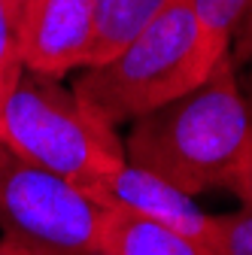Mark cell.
<instances>
[{"mask_svg": "<svg viewBox=\"0 0 252 255\" xmlns=\"http://www.w3.org/2000/svg\"><path fill=\"white\" fill-rule=\"evenodd\" d=\"M252 137V113L240 94L231 55L179 98L131 122L125 158L185 195L231 188Z\"/></svg>", "mask_w": 252, "mask_h": 255, "instance_id": "obj_1", "label": "cell"}, {"mask_svg": "<svg viewBox=\"0 0 252 255\" xmlns=\"http://www.w3.org/2000/svg\"><path fill=\"white\" fill-rule=\"evenodd\" d=\"M219 61L225 58L207 49L195 3L167 0L110 61L82 67L73 91L116 128L201 85Z\"/></svg>", "mask_w": 252, "mask_h": 255, "instance_id": "obj_2", "label": "cell"}, {"mask_svg": "<svg viewBox=\"0 0 252 255\" xmlns=\"http://www.w3.org/2000/svg\"><path fill=\"white\" fill-rule=\"evenodd\" d=\"M0 143L24 161L64 176L85 195L125 161L116 128L76 91L24 70L0 104Z\"/></svg>", "mask_w": 252, "mask_h": 255, "instance_id": "obj_3", "label": "cell"}, {"mask_svg": "<svg viewBox=\"0 0 252 255\" xmlns=\"http://www.w3.org/2000/svg\"><path fill=\"white\" fill-rule=\"evenodd\" d=\"M104 207L0 143V231L37 255H98Z\"/></svg>", "mask_w": 252, "mask_h": 255, "instance_id": "obj_4", "label": "cell"}, {"mask_svg": "<svg viewBox=\"0 0 252 255\" xmlns=\"http://www.w3.org/2000/svg\"><path fill=\"white\" fill-rule=\"evenodd\" d=\"M15 18L24 70L61 79L88 67L94 0H24Z\"/></svg>", "mask_w": 252, "mask_h": 255, "instance_id": "obj_5", "label": "cell"}, {"mask_svg": "<svg viewBox=\"0 0 252 255\" xmlns=\"http://www.w3.org/2000/svg\"><path fill=\"white\" fill-rule=\"evenodd\" d=\"M88 198L98 201L101 207H122V210L140 213L152 222H161V225L188 237L195 246H201L210 255L213 216L204 213L192 195H185L176 185L164 182L161 176L131 164L128 158L94 185L88 191Z\"/></svg>", "mask_w": 252, "mask_h": 255, "instance_id": "obj_6", "label": "cell"}, {"mask_svg": "<svg viewBox=\"0 0 252 255\" xmlns=\"http://www.w3.org/2000/svg\"><path fill=\"white\" fill-rule=\"evenodd\" d=\"M98 255H207L188 237L140 213L104 207Z\"/></svg>", "mask_w": 252, "mask_h": 255, "instance_id": "obj_7", "label": "cell"}, {"mask_svg": "<svg viewBox=\"0 0 252 255\" xmlns=\"http://www.w3.org/2000/svg\"><path fill=\"white\" fill-rule=\"evenodd\" d=\"M167 0H94V43L88 67L110 61L140 27L164 9Z\"/></svg>", "mask_w": 252, "mask_h": 255, "instance_id": "obj_8", "label": "cell"}, {"mask_svg": "<svg viewBox=\"0 0 252 255\" xmlns=\"http://www.w3.org/2000/svg\"><path fill=\"white\" fill-rule=\"evenodd\" d=\"M192 3H195V15H198L207 49L216 58H228L231 37L240 30L246 18L249 0H192Z\"/></svg>", "mask_w": 252, "mask_h": 255, "instance_id": "obj_9", "label": "cell"}, {"mask_svg": "<svg viewBox=\"0 0 252 255\" xmlns=\"http://www.w3.org/2000/svg\"><path fill=\"white\" fill-rule=\"evenodd\" d=\"M21 73H24V64L18 49V18L6 0H0V104L15 88Z\"/></svg>", "mask_w": 252, "mask_h": 255, "instance_id": "obj_10", "label": "cell"}, {"mask_svg": "<svg viewBox=\"0 0 252 255\" xmlns=\"http://www.w3.org/2000/svg\"><path fill=\"white\" fill-rule=\"evenodd\" d=\"M210 255H252V210L213 216Z\"/></svg>", "mask_w": 252, "mask_h": 255, "instance_id": "obj_11", "label": "cell"}, {"mask_svg": "<svg viewBox=\"0 0 252 255\" xmlns=\"http://www.w3.org/2000/svg\"><path fill=\"white\" fill-rule=\"evenodd\" d=\"M231 188L237 191L240 204H243L246 210H252V137H249V143H246L243 161H240V167H237V173H234V179H231Z\"/></svg>", "mask_w": 252, "mask_h": 255, "instance_id": "obj_12", "label": "cell"}, {"mask_svg": "<svg viewBox=\"0 0 252 255\" xmlns=\"http://www.w3.org/2000/svg\"><path fill=\"white\" fill-rule=\"evenodd\" d=\"M237 58H252V0H249L246 18H243V24H240V46H237Z\"/></svg>", "mask_w": 252, "mask_h": 255, "instance_id": "obj_13", "label": "cell"}, {"mask_svg": "<svg viewBox=\"0 0 252 255\" xmlns=\"http://www.w3.org/2000/svg\"><path fill=\"white\" fill-rule=\"evenodd\" d=\"M0 255H37V252H27V249H21V246L9 243L6 237H0Z\"/></svg>", "mask_w": 252, "mask_h": 255, "instance_id": "obj_14", "label": "cell"}, {"mask_svg": "<svg viewBox=\"0 0 252 255\" xmlns=\"http://www.w3.org/2000/svg\"><path fill=\"white\" fill-rule=\"evenodd\" d=\"M6 3H9V6H12V9H15V15H18V9H21V6H24V0H6Z\"/></svg>", "mask_w": 252, "mask_h": 255, "instance_id": "obj_15", "label": "cell"}, {"mask_svg": "<svg viewBox=\"0 0 252 255\" xmlns=\"http://www.w3.org/2000/svg\"><path fill=\"white\" fill-rule=\"evenodd\" d=\"M249 113H252V101H249Z\"/></svg>", "mask_w": 252, "mask_h": 255, "instance_id": "obj_16", "label": "cell"}]
</instances>
